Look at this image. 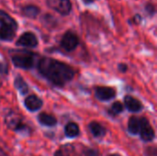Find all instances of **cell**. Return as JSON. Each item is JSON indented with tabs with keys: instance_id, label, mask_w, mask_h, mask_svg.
I'll return each instance as SVG.
<instances>
[{
	"instance_id": "cell-18",
	"label": "cell",
	"mask_w": 157,
	"mask_h": 156,
	"mask_svg": "<svg viewBox=\"0 0 157 156\" xmlns=\"http://www.w3.org/2000/svg\"><path fill=\"white\" fill-rule=\"evenodd\" d=\"M0 24L5 26H9L14 29H17V24L14 18H12L6 12L0 10Z\"/></svg>"
},
{
	"instance_id": "cell-22",
	"label": "cell",
	"mask_w": 157,
	"mask_h": 156,
	"mask_svg": "<svg viewBox=\"0 0 157 156\" xmlns=\"http://www.w3.org/2000/svg\"><path fill=\"white\" fill-rule=\"evenodd\" d=\"M145 10L148 12V14H150V15H154L155 14V6L153 5V4H148L146 6H145Z\"/></svg>"
},
{
	"instance_id": "cell-19",
	"label": "cell",
	"mask_w": 157,
	"mask_h": 156,
	"mask_svg": "<svg viewBox=\"0 0 157 156\" xmlns=\"http://www.w3.org/2000/svg\"><path fill=\"white\" fill-rule=\"evenodd\" d=\"M14 86L16 87V89L21 94V95H26L28 92H29V86L28 84L26 83V81L20 76V75H17L15 80H14Z\"/></svg>"
},
{
	"instance_id": "cell-4",
	"label": "cell",
	"mask_w": 157,
	"mask_h": 156,
	"mask_svg": "<svg viewBox=\"0 0 157 156\" xmlns=\"http://www.w3.org/2000/svg\"><path fill=\"white\" fill-rule=\"evenodd\" d=\"M12 63L17 68L28 70L33 66L34 56L30 51H17V53L12 56Z\"/></svg>"
},
{
	"instance_id": "cell-26",
	"label": "cell",
	"mask_w": 157,
	"mask_h": 156,
	"mask_svg": "<svg viewBox=\"0 0 157 156\" xmlns=\"http://www.w3.org/2000/svg\"><path fill=\"white\" fill-rule=\"evenodd\" d=\"M86 3H92V2H94L95 0H84Z\"/></svg>"
},
{
	"instance_id": "cell-23",
	"label": "cell",
	"mask_w": 157,
	"mask_h": 156,
	"mask_svg": "<svg viewBox=\"0 0 157 156\" xmlns=\"http://www.w3.org/2000/svg\"><path fill=\"white\" fill-rule=\"evenodd\" d=\"M119 70H120L121 73H125V72L128 70V65L125 64V63H120V64H119Z\"/></svg>"
},
{
	"instance_id": "cell-8",
	"label": "cell",
	"mask_w": 157,
	"mask_h": 156,
	"mask_svg": "<svg viewBox=\"0 0 157 156\" xmlns=\"http://www.w3.org/2000/svg\"><path fill=\"white\" fill-rule=\"evenodd\" d=\"M95 95L100 101H109L116 97V90L109 86H98L95 90Z\"/></svg>"
},
{
	"instance_id": "cell-14",
	"label": "cell",
	"mask_w": 157,
	"mask_h": 156,
	"mask_svg": "<svg viewBox=\"0 0 157 156\" xmlns=\"http://www.w3.org/2000/svg\"><path fill=\"white\" fill-rule=\"evenodd\" d=\"M63 132L65 137L69 139H75L80 135V128L77 123L74 121H70L64 126Z\"/></svg>"
},
{
	"instance_id": "cell-13",
	"label": "cell",
	"mask_w": 157,
	"mask_h": 156,
	"mask_svg": "<svg viewBox=\"0 0 157 156\" xmlns=\"http://www.w3.org/2000/svg\"><path fill=\"white\" fill-rule=\"evenodd\" d=\"M38 122L43 126V127H48V128H53L57 125L58 120L55 116L46 113V112H41L38 115L37 117Z\"/></svg>"
},
{
	"instance_id": "cell-5",
	"label": "cell",
	"mask_w": 157,
	"mask_h": 156,
	"mask_svg": "<svg viewBox=\"0 0 157 156\" xmlns=\"http://www.w3.org/2000/svg\"><path fill=\"white\" fill-rule=\"evenodd\" d=\"M140 120H141V127H140L139 135L141 141L146 143H152L155 139V131L154 128L152 127L150 121L145 117L140 118Z\"/></svg>"
},
{
	"instance_id": "cell-20",
	"label": "cell",
	"mask_w": 157,
	"mask_h": 156,
	"mask_svg": "<svg viewBox=\"0 0 157 156\" xmlns=\"http://www.w3.org/2000/svg\"><path fill=\"white\" fill-rule=\"evenodd\" d=\"M123 110H124V105L119 101H116L111 105V107L109 110V113L111 116H118L119 114L122 113Z\"/></svg>"
},
{
	"instance_id": "cell-24",
	"label": "cell",
	"mask_w": 157,
	"mask_h": 156,
	"mask_svg": "<svg viewBox=\"0 0 157 156\" xmlns=\"http://www.w3.org/2000/svg\"><path fill=\"white\" fill-rule=\"evenodd\" d=\"M7 72V67L0 63V74H6Z\"/></svg>"
},
{
	"instance_id": "cell-15",
	"label": "cell",
	"mask_w": 157,
	"mask_h": 156,
	"mask_svg": "<svg viewBox=\"0 0 157 156\" xmlns=\"http://www.w3.org/2000/svg\"><path fill=\"white\" fill-rule=\"evenodd\" d=\"M140 127H141L140 118H138L136 116H132L128 121V127H127L128 132L132 136L138 135L139 131H140Z\"/></svg>"
},
{
	"instance_id": "cell-7",
	"label": "cell",
	"mask_w": 157,
	"mask_h": 156,
	"mask_svg": "<svg viewBox=\"0 0 157 156\" xmlns=\"http://www.w3.org/2000/svg\"><path fill=\"white\" fill-rule=\"evenodd\" d=\"M79 43L78 37L72 31H67L63 34L61 40V46L66 51H74Z\"/></svg>"
},
{
	"instance_id": "cell-3",
	"label": "cell",
	"mask_w": 157,
	"mask_h": 156,
	"mask_svg": "<svg viewBox=\"0 0 157 156\" xmlns=\"http://www.w3.org/2000/svg\"><path fill=\"white\" fill-rule=\"evenodd\" d=\"M4 121L9 130L22 136H29L32 132V129L24 122L22 116L12 110L5 116Z\"/></svg>"
},
{
	"instance_id": "cell-1",
	"label": "cell",
	"mask_w": 157,
	"mask_h": 156,
	"mask_svg": "<svg viewBox=\"0 0 157 156\" xmlns=\"http://www.w3.org/2000/svg\"><path fill=\"white\" fill-rule=\"evenodd\" d=\"M40 74L56 86H63L75 74V70L68 64L52 58L42 57L38 63Z\"/></svg>"
},
{
	"instance_id": "cell-2",
	"label": "cell",
	"mask_w": 157,
	"mask_h": 156,
	"mask_svg": "<svg viewBox=\"0 0 157 156\" xmlns=\"http://www.w3.org/2000/svg\"><path fill=\"white\" fill-rule=\"evenodd\" d=\"M53 156H99V151L82 143H65L54 152Z\"/></svg>"
},
{
	"instance_id": "cell-10",
	"label": "cell",
	"mask_w": 157,
	"mask_h": 156,
	"mask_svg": "<svg viewBox=\"0 0 157 156\" xmlns=\"http://www.w3.org/2000/svg\"><path fill=\"white\" fill-rule=\"evenodd\" d=\"M17 45L28 48H34L38 45V39L34 33L25 32L17 40Z\"/></svg>"
},
{
	"instance_id": "cell-16",
	"label": "cell",
	"mask_w": 157,
	"mask_h": 156,
	"mask_svg": "<svg viewBox=\"0 0 157 156\" xmlns=\"http://www.w3.org/2000/svg\"><path fill=\"white\" fill-rule=\"evenodd\" d=\"M16 29L9 26H0V40L4 41H10L15 38Z\"/></svg>"
},
{
	"instance_id": "cell-21",
	"label": "cell",
	"mask_w": 157,
	"mask_h": 156,
	"mask_svg": "<svg viewBox=\"0 0 157 156\" xmlns=\"http://www.w3.org/2000/svg\"><path fill=\"white\" fill-rule=\"evenodd\" d=\"M144 155L145 156H157V149L155 145L148 146L144 150Z\"/></svg>"
},
{
	"instance_id": "cell-17",
	"label": "cell",
	"mask_w": 157,
	"mask_h": 156,
	"mask_svg": "<svg viewBox=\"0 0 157 156\" xmlns=\"http://www.w3.org/2000/svg\"><path fill=\"white\" fill-rule=\"evenodd\" d=\"M22 15L29 18H36L40 14V8L34 5H28L22 7L21 9Z\"/></svg>"
},
{
	"instance_id": "cell-9",
	"label": "cell",
	"mask_w": 157,
	"mask_h": 156,
	"mask_svg": "<svg viewBox=\"0 0 157 156\" xmlns=\"http://www.w3.org/2000/svg\"><path fill=\"white\" fill-rule=\"evenodd\" d=\"M24 106L29 112H36L43 106V101L36 95H30L24 100Z\"/></svg>"
},
{
	"instance_id": "cell-6",
	"label": "cell",
	"mask_w": 157,
	"mask_h": 156,
	"mask_svg": "<svg viewBox=\"0 0 157 156\" xmlns=\"http://www.w3.org/2000/svg\"><path fill=\"white\" fill-rule=\"evenodd\" d=\"M47 6L62 16H67L72 10L70 0H46Z\"/></svg>"
},
{
	"instance_id": "cell-12",
	"label": "cell",
	"mask_w": 157,
	"mask_h": 156,
	"mask_svg": "<svg viewBox=\"0 0 157 156\" xmlns=\"http://www.w3.org/2000/svg\"><path fill=\"white\" fill-rule=\"evenodd\" d=\"M88 131L95 139H103L107 134V129L98 121H91L88 124Z\"/></svg>"
},
{
	"instance_id": "cell-25",
	"label": "cell",
	"mask_w": 157,
	"mask_h": 156,
	"mask_svg": "<svg viewBox=\"0 0 157 156\" xmlns=\"http://www.w3.org/2000/svg\"><path fill=\"white\" fill-rule=\"evenodd\" d=\"M108 156H121V154H109Z\"/></svg>"
},
{
	"instance_id": "cell-11",
	"label": "cell",
	"mask_w": 157,
	"mask_h": 156,
	"mask_svg": "<svg viewBox=\"0 0 157 156\" xmlns=\"http://www.w3.org/2000/svg\"><path fill=\"white\" fill-rule=\"evenodd\" d=\"M124 107L132 113H138L144 108L142 102L132 96H126L124 97Z\"/></svg>"
}]
</instances>
